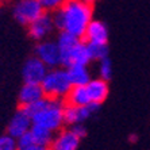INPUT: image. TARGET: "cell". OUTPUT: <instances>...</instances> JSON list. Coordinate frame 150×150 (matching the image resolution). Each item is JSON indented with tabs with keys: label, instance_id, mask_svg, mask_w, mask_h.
I'll return each mask as SVG.
<instances>
[{
	"label": "cell",
	"instance_id": "cell-1",
	"mask_svg": "<svg viewBox=\"0 0 150 150\" xmlns=\"http://www.w3.org/2000/svg\"><path fill=\"white\" fill-rule=\"evenodd\" d=\"M92 15H93V1L69 0L64 1L61 8L57 12L52 14V16L54 27L83 39L87 27L92 22Z\"/></svg>",
	"mask_w": 150,
	"mask_h": 150
},
{
	"label": "cell",
	"instance_id": "cell-2",
	"mask_svg": "<svg viewBox=\"0 0 150 150\" xmlns=\"http://www.w3.org/2000/svg\"><path fill=\"white\" fill-rule=\"evenodd\" d=\"M41 87L46 99L61 101H65L70 89L73 88L65 68L50 69L41 83Z\"/></svg>",
	"mask_w": 150,
	"mask_h": 150
},
{
	"label": "cell",
	"instance_id": "cell-3",
	"mask_svg": "<svg viewBox=\"0 0 150 150\" xmlns=\"http://www.w3.org/2000/svg\"><path fill=\"white\" fill-rule=\"evenodd\" d=\"M64 107L65 101L61 100H50L38 115L31 119L33 125L41 126L43 129L49 130L52 133H56L62 130L64 126Z\"/></svg>",
	"mask_w": 150,
	"mask_h": 150
},
{
	"label": "cell",
	"instance_id": "cell-4",
	"mask_svg": "<svg viewBox=\"0 0 150 150\" xmlns=\"http://www.w3.org/2000/svg\"><path fill=\"white\" fill-rule=\"evenodd\" d=\"M43 14L39 0H22L14 7V16L19 23L30 26Z\"/></svg>",
	"mask_w": 150,
	"mask_h": 150
},
{
	"label": "cell",
	"instance_id": "cell-5",
	"mask_svg": "<svg viewBox=\"0 0 150 150\" xmlns=\"http://www.w3.org/2000/svg\"><path fill=\"white\" fill-rule=\"evenodd\" d=\"M35 57L45 64L47 69H57L61 65V52L53 41L39 42L35 47Z\"/></svg>",
	"mask_w": 150,
	"mask_h": 150
},
{
	"label": "cell",
	"instance_id": "cell-6",
	"mask_svg": "<svg viewBox=\"0 0 150 150\" xmlns=\"http://www.w3.org/2000/svg\"><path fill=\"white\" fill-rule=\"evenodd\" d=\"M99 108H100V104H95V103H91L87 107H73V105L65 104V107H64V125H81L92 114L98 112Z\"/></svg>",
	"mask_w": 150,
	"mask_h": 150
},
{
	"label": "cell",
	"instance_id": "cell-7",
	"mask_svg": "<svg viewBox=\"0 0 150 150\" xmlns=\"http://www.w3.org/2000/svg\"><path fill=\"white\" fill-rule=\"evenodd\" d=\"M47 72L49 69L46 68L45 64L41 62L37 57H33V58H28L27 62L25 64L22 76H23L25 84H39L41 85Z\"/></svg>",
	"mask_w": 150,
	"mask_h": 150
},
{
	"label": "cell",
	"instance_id": "cell-8",
	"mask_svg": "<svg viewBox=\"0 0 150 150\" xmlns=\"http://www.w3.org/2000/svg\"><path fill=\"white\" fill-rule=\"evenodd\" d=\"M89 62H91V57H89V53H88L87 43L84 41H80L70 52L61 56V65H64L65 69L69 68L70 65H84V67H87Z\"/></svg>",
	"mask_w": 150,
	"mask_h": 150
},
{
	"label": "cell",
	"instance_id": "cell-9",
	"mask_svg": "<svg viewBox=\"0 0 150 150\" xmlns=\"http://www.w3.org/2000/svg\"><path fill=\"white\" fill-rule=\"evenodd\" d=\"M80 145V138H77L70 129H62L54 134L49 150H77Z\"/></svg>",
	"mask_w": 150,
	"mask_h": 150
},
{
	"label": "cell",
	"instance_id": "cell-10",
	"mask_svg": "<svg viewBox=\"0 0 150 150\" xmlns=\"http://www.w3.org/2000/svg\"><path fill=\"white\" fill-rule=\"evenodd\" d=\"M54 30V23H53L52 14H43L28 26V34L35 41H42L45 39L50 33Z\"/></svg>",
	"mask_w": 150,
	"mask_h": 150
},
{
	"label": "cell",
	"instance_id": "cell-11",
	"mask_svg": "<svg viewBox=\"0 0 150 150\" xmlns=\"http://www.w3.org/2000/svg\"><path fill=\"white\" fill-rule=\"evenodd\" d=\"M33 126L31 119L26 115L25 112L19 110L12 118H11L10 123H8L7 129V135H10L11 138L18 139L19 137H22L23 134L28 133Z\"/></svg>",
	"mask_w": 150,
	"mask_h": 150
},
{
	"label": "cell",
	"instance_id": "cell-12",
	"mask_svg": "<svg viewBox=\"0 0 150 150\" xmlns=\"http://www.w3.org/2000/svg\"><path fill=\"white\" fill-rule=\"evenodd\" d=\"M83 39L85 43H101V45H107V41H108V28H107V26L103 22L92 19V22L87 27V31H85V35H84Z\"/></svg>",
	"mask_w": 150,
	"mask_h": 150
},
{
	"label": "cell",
	"instance_id": "cell-13",
	"mask_svg": "<svg viewBox=\"0 0 150 150\" xmlns=\"http://www.w3.org/2000/svg\"><path fill=\"white\" fill-rule=\"evenodd\" d=\"M85 88H87L88 96L91 99V103L95 104H101L108 96V84L101 79L91 80L85 85Z\"/></svg>",
	"mask_w": 150,
	"mask_h": 150
},
{
	"label": "cell",
	"instance_id": "cell-14",
	"mask_svg": "<svg viewBox=\"0 0 150 150\" xmlns=\"http://www.w3.org/2000/svg\"><path fill=\"white\" fill-rule=\"evenodd\" d=\"M42 99H45V95H43L42 87L39 84H25L21 88V92H19L21 107L37 103V101L42 100Z\"/></svg>",
	"mask_w": 150,
	"mask_h": 150
},
{
	"label": "cell",
	"instance_id": "cell-15",
	"mask_svg": "<svg viewBox=\"0 0 150 150\" xmlns=\"http://www.w3.org/2000/svg\"><path fill=\"white\" fill-rule=\"evenodd\" d=\"M67 72L72 87H85L92 80L89 70L84 65H70L69 68H67Z\"/></svg>",
	"mask_w": 150,
	"mask_h": 150
},
{
	"label": "cell",
	"instance_id": "cell-16",
	"mask_svg": "<svg viewBox=\"0 0 150 150\" xmlns=\"http://www.w3.org/2000/svg\"><path fill=\"white\" fill-rule=\"evenodd\" d=\"M65 104L73 107H87L91 104V99L88 96L85 87H73L70 89L69 95L65 99Z\"/></svg>",
	"mask_w": 150,
	"mask_h": 150
},
{
	"label": "cell",
	"instance_id": "cell-17",
	"mask_svg": "<svg viewBox=\"0 0 150 150\" xmlns=\"http://www.w3.org/2000/svg\"><path fill=\"white\" fill-rule=\"evenodd\" d=\"M30 133H31V135H33V139H34L35 145L43 146V147H49V145L52 143L53 138H54V133L43 129L41 126L33 125L31 129H30Z\"/></svg>",
	"mask_w": 150,
	"mask_h": 150
},
{
	"label": "cell",
	"instance_id": "cell-18",
	"mask_svg": "<svg viewBox=\"0 0 150 150\" xmlns=\"http://www.w3.org/2000/svg\"><path fill=\"white\" fill-rule=\"evenodd\" d=\"M80 41H83V39L77 38V37H74V35L69 34V33L59 31L56 43H57V46H58L59 52H61V56H62V54H65V53L70 52V50L73 49L74 46H76Z\"/></svg>",
	"mask_w": 150,
	"mask_h": 150
},
{
	"label": "cell",
	"instance_id": "cell-19",
	"mask_svg": "<svg viewBox=\"0 0 150 150\" xmlns=\"http://www.w3.org/2000/svg\"><path fill=\"white\" fill-rule=\"evenodd\" d=\"M88 53L92 59H98V61H103V59L108 58V46L101 45V43H87Z\"/></svg>",
	"mask_w": 150,
	"mask_h": 150
},
{
	"label": "cell",
	"instance_id": "cell-20",
	"mask_svg": "<svg viewBox=\"0 0 150 150\" xmlns=\"http://www.w3.org/2000/svg\"><path fill=\"white\" fill-rule=\"evenodd\" d=\"M47 101H49V99L45 98V99H42V100L37 101V103H33V104H28V105H25V107H21V110L25 112V114L30 119H33L35 115H38L39 112L45 108L46 104H47Z\"/></svg>",
	"mask_w": 150,
	"mask_h": 150
},
{
	"label": "cell",
	"instance_id": "cell-21",
	"mask_svg": "<svg viewBox=\"0 0 150 150\" xmlns=\"http://www.w3.org/2000/svg\"><path fill=\"white\" fill-rule=\"evenodd\" d=\"M39 1H41L42 10L46 14H54V12H57L64 3L61 0H39Z\"/></svg>",
	"mask_w": 150,
	"mask_h": 150
},
{
	"label": "cell",
	"instance_id": "cell-22",
	"mask_svg": "<svg viewBox=\"0 0 150 150\" xmlns=\"http://www.w3.org/2000/svg\"><path fill=\"white\" fill-rule=\"evenodd\" d=\"M100 79L104 81H108L112 76V65L110 58H105L100 61Z\"/></svg>",
	"mask_w": 150,
	"mask_h": 150
},
{
	"label": "cell",
	"instance_id": "cell-23",
	"mask_svg": "<svg viewBox=\"0 0 150 150\" xmlns=\"http://www.w3.org/2000/svg\"><path fill=\"white\" fill-rule=\"evenodd\" d=\"M33 145H35L34 143V139H33V135L31 133L28 131V133L23 134L22 137H19L16 139V147L18 150H23V149H27V147L33 146Z\"/></svg>",
	"mask_w": 150,
	"mask_h": 150
},
{
	"label": "cell",
	"instance_id": "cell-24",
	"mask_svg": "<svg viewBox=\"0 0 150 150\" xmlns=\"http://www.w3.org/2000/svg\"><path fill=\"white\" fill-rule=\"evenodd\" d=\"M0 150H18L16 139L11 138L7 134L0 137Z\"/></svg>",
	"mask_w": 150,
	"mask_h": 150
},
{
	"label": "cell",
	"instance_id": "cell-25",
	"mask_svg": "<svg viewBox=\"0 0 150 150\" xmlns=\"http://www.w3.org/2000/svg\"><path fill=\"white\" fill-rule=\"evenodd\" d=\"M70 130L73 131V134L77 137V138H84L85 137V134H87V130H85V127H84L83 125H74L70 127Z\"/></svg>",
	"mask_w": 150,
	"mask_h": 150
},
{
	"label": "cell",
	"instance_id": "cell-26",
	"mask_svg": "<svg viewBox=\"0 0 150 150\" xmlns=\"http://www.w3.org/2000/svg\"><path fill=\"white\" fill-rule=\"evenodd\" d=\"M23 150H49V149L43 146H38V145H33V146L27 147V149H23Z\"/></svg>",
	"mask_w": 150,
	"mask_h": 150
},
{
	"label": "cell",
	"instance_id": "cell-27",
	"mask_svg": "<svg viewBox=\"0 0 150 150\" xmlns=\"http://www.w3.org/2000/svg\"><path fill=\"white\" fill-rule=\"evenodd\" d=\"M129 141H131V142H135V141H137V135H135V134L130 135V137H129Z\"/></svg>",
	"mask_w": 150,
	"mask_h": 150
}]
</instances>
